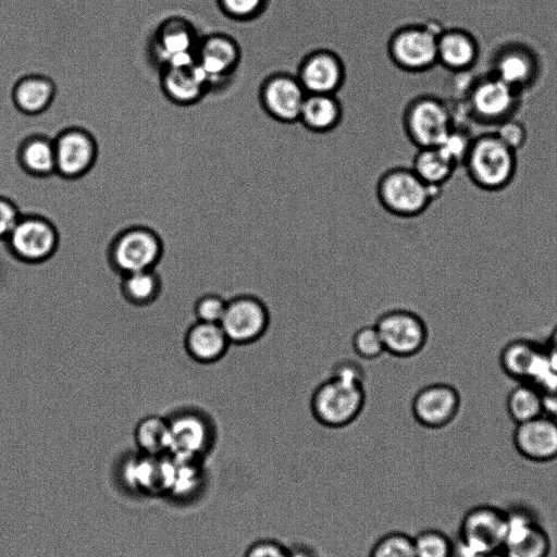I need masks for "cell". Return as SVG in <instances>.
Segmentation results:
<instances>
[{
  "label": "cell",
  "instance_id": "1",
  "mask_svg": "<svg viewBox=\"0 0 557 557\" xmlns=\"http://www.w3.org/2000/svg\"><path fill=\"white\" fill-rule=\"evenodd\" d=\"M471 183L485 191H500L513 181L518 160L517 152L506 146L494 133L473 136L462 162Z\"/></svg>",
  "mask_w": 557,
  "mask_h": 557
},
{
  "label": "cell",
  "instance_id": "2",
  "mask_svg": "<svg viewBox=\"0 0 557 557\" xmlns=\"http://www.w3.org/2000/svg\"><path fill=\"white\" fill-rule=\"evenodd\" d=\"M382 208L399 218H414L428 210L442 189L424 183L409 166H394L381 174L375 187Z\"/></svg>",
  "mask_w": 557,
  "mask_h": 557
},
{
  "label": "cell",
  "instance_id": "3",
  "mask_svg": "<svg viewBox=\"0 0 557 557\" xmlns=\"http://www.w3.org/2000/svg\"><path fill=\"white\" fill-rule=\"evenodd\" d=\"M521 100V92L488 71L469 83L463 108L472 121L496 126L516 115Z\"/></svg>",
  "mask_w": 557,
  "mask_h": 557
},
{
  "label": "cell",
  "instance_id": "4",
  "mask_svg": "<svg viewBox=\"0 0 557 557\" xmlns=\"http://www.w3.org/2000/svg\"><path fill=\"white\" fill-rule=\"evenodd\" d=\"M456 125L454 109L435 95H419L404 109L403 127L409 141L417 148L442 145Z\"/></svg>",
  "mask_w": 557,
  "mask_h": 557
},
{
  "label": "cell",
  "instance_id": "5",
  "mask_svg": "<svg viewBox=\"0 0 557 557\" xmlns=\"http://www.w3.org/2000/svg\"><path fill=\"white\" fill-rule=\"evenodd\" d=\"M161 236L146 225H132L116 233L107 248V261L120 276L152 270L163 257Z\"/></svg>",
  "mask_w": 557,
  "mask_h": 557
},
{
  "label": "cell",
  "instance_id": "6",
  "mask_svg": "<svg viewBox=\"0 0 557 557\" xmlns=\"http://www.w3.org/2000/svg\"><path fill=\"white\" fill-rule=\"evenodd\" d=\"M436 22L406 24L387 40L392 63L408 73H423L437 65V37L443 30Z\"/></svg>",
  "mask_w": 557,
  "mask_h": 557
},
{
  "label": "cell",
  "instance_id": "7",
  "mask_svg": "<svg viewBox=\"0 0 557 557\" xmlns=\"http://www.w3.org/2000/svg\"><path fill=\"white\" fill-rule=\"evenodd\" d=\"M309 405L311 414L319 424L329 429L345 428L363 410L364 385L329 376L312 391Z\"/></svg>",
  "mask_w": 557,
  "mask_h": 557
},
{
  "label": "cell",
  "instance_id": "8",
  "mask_svg": "<svg viewBox=\"0 0 557 557\" xmlns=\"http://www.w3.org/2000/svg\"><path fill=\"white\" fill-rule=\"evenodd\" d=\"M507 529V511L492 505H479L462 517L453 557H475L502 550Z\"/></svg>",
  "mask_w": 557,
  "mask_h": 557
},
{
  "label": "cell",
  "instance_id": "9",
  "mask_svg": "<svg viewBox=\"0 0 557 557\" xmlns=\"http://www.w3.org/2000/svg\"><path fill=\"white\" fill-rule=\"evenodd\" d=\"M165 417L170 429V455L201 461L211 451L216 441V425L207 411L182 407Z\"/></svg>",
  "mask_w": 557,
  "mask_h": 557
},
{
  "label": "cell",
  "instance_id": "10",
  "mask_svg": "<svg viewBox=\"0 0 557 557\" xmlns=\"http://www.w3.org/2000/svg\"><path fill=\"white\" fill-rule=\"evenodd\" d=\"M4 243L16 260L26 264H40L57 253L60 233L48 218L35 213H22Z\"/></svg>",
  "mask_w": 557,
  "mask_h": 557
},
{
  "label": "cell",
  "instance_id": "11",
  "mask_svg": "<svg viewBox=\"0 0 557 557\" xmlns=\"http://www.w3.org/2000/svg\"><path fill=\"white\" fill-rule=\"evenodd\" d=\"M385 352L398 358L418 355L429 337L424 320L408 309H391L383 312L375 321Z\"/></svg>",
  "mask_w": 557,
  "mask_h": 557
},
{
  "label": "cell",
  "instance_id": "12",
  "mask_svg": "<svg viewBox=\"0 0 557 557\" xmlns=\"http://www.w3.org/2000/svg\"><path fill=\"white\" fill-rule=\"evenodd\" d=\"M270 320L269 308L260 297L240 294L227 300L220 325L231 344L250 345L263 337Z\"/></svg>",
  "mask_w": 557,
  "mask_h": 557
},
{
  "label": "cell",
  "instance_id": "13",
  "mask_svg": "<svg viewBox=\"0 0 557 557\" xmlns=\"http://www.w3.org/2000/svg\"><path fill=\"white\" fill-rule=\"evenodd\" d=\"M541 71L537 52L518 40L502 44L491 59L490 72L521 94L537 83Z\"/></svg>",
  "mask_w": 557,
  "mask_h": 557
},
{
  "label": "cell",
  "instance_id": "14",
  "mask_svg": "<svg viewBox=\"0 0 557 557\" xmlns=\"http://www.w3.org/2000/svg\"><path fill=\"white\" fill-rule=\"evenodd\" d=\"M307 91L296 74L277 71L264 77L258 97L262 110L274 121L293 124L299 121Z\"/></svg>",
  "mask_w": 557,
  "mask_h": 557
},
{
  "label": "cell",
  "instance_id": "15",
  "mask_svg": "<svg viewBox=\"0 0 557 557\" xmlns=\"http://www.w3.org/2000/svg\"><path fill=\"white\" fill-rule=\"evenodd\" d=\"M200 36L194 25L182 16L163 20L153 33L150 50L160 69L196 61Z\"/></svg>",
  "mask_w": 557,
  "mask_h": 557
},
{
  "label": "cell",
  "instance_id": "16",
  "mask_svg": "<svg viewBox=\"0 0 557 557\" xmlns=\"http://www.w3.org/2000/svg\"><path fill=\"white\" fill-rule=\"evenodd\" d=\"M195 60L206 75L211 90L222 88L236 74L242 61V49L232 36L212 33L200 37Z\"/></svg>",
  "mask_w": 557,
  "mask_h": 557
},
{
  "label": "cell",
  "instance_id": "17",
  "mask_svg": "<svg viewBox=\"0 0 557 557\" xmlns=\"http://www.w3.org/2000/svg\"><path fill=\"white\" fill-rule=\"evenodd\" d=\"M55 151V173L66 180L86 175L94 166L98 147L87 129L73 126L61 131L53 138Z\"/></svg>",
  "mask_w": 557,
  "mask_h": 557
},
{
  "label": "cell",
  "instance_id": "18",
  "mask_svg": "<svg viewBox=\"0 0 557 557\" xmlns=\"http://www.w3.org/2000/svg\"><path fill=\"white\" fill-rule=\"evenodd\" d=\"M295 74L307 94H337L346 81V66L336 51L318 48L304 55Z\"/></svg>",
  "mask_w": 557,
  "mask_h": 557
},
{
  "label": "cell",
  "instance_id": "19",
  "mask_svg": "<svg viewBox=\"0 0 557 557\" xmlns=\"http://www.w3.org/2000/svg\"><path fill=\"white\" fill-rule=\"evenodd\" d=\"M460 408L458 391L447 383H433L420 388L412 398L414 420L428 429H441L449 424Z\"/></svg>",
  "mask_w": 557,
  "mask_h": 557
},
{
  "label": "cell",
  "instance_id": "20",
  "mask_svg": "<svg viewBox=\"0 0 557 557\" xmlns=\"http://www.w3.org/2000/svg\"><path fill=\"white\" fill-rule=\"evenodd\" d=\"M502 552L505 557H548L550 540L529 511H507V529Z\"/></svg>",
  "mask_w": 557,
  "mask_h": 557
},
{
  "label": "cell",
  "instance_id": "21",
  "mask_svg": "<svg viewBox=\"0 0 557 557\" xmlns=\"http://www.w3.org/2000/svg\"><path fill=\"white\" fill-rule=\"evenodd\" d=\"M512 440L517 451L525 459L552 461L557 458V419L543 413L518 423Z\"/></svg>",
  "mask_w": 557,
  "mask_h": 557
},
{
  "label": "cell",
  "instance_id": "22",
  "mask_svg": "<svg viewBox=\"0 0 557 557\" xmlns=\"http://www.w3.org/2000/svg\"><path fill=\"white\" fill-rule=\"evenodd\" d=\"M160 84L165 97L183 107L197 103L211 91L196 61L160 69Z\"/></svg>",
  "mask_w": 557,
  "mask_h": 557
},
{
  "label": "cell",
  "instance_id": "23",
  "mask_svg": "<svg viewBox=\"0 0 557 557\" xmlns=\"http://www.w3.org/2000/svg\"><path fill=\"white\" fill-rule=\"evenodd\" d=\"M480 58L474 34L462 27L443 28L437 37V64L460 74L470 71Z\"/></svg>",
  "mask_w": 557,
  "mask_h": 557
},
{
  "label": "cell",
  "instance_id": "24",
  "mask_svg": "<svg viewBox=\"0 0 557 557\" xmlns=\"http://www.w3.org/2000/svg\"><path fill=\"white\" fill-rule=\"evenodd\" d=\"M184 349L197 363L220 361L232 345L220 323L195 321L184 335Z\"/></svg>",
  "mask_w": 557,
  "mask_h": 557
},
{
  "label": "cell",
  "instance_id": "25",
  "mask_svg": "<svg viewBox=\"0 0 557 557\" xmlns=\"http://www.w3.org/2000/svg\"><path fill=\"white\" fill-rule=\"evenodd\" d=\"M55 91V84L48 76L26 74L14 82L11 100L17 112L25 115H37L51 106Z\"/></svg>",
  "mask_w": 557,
  "mask_h": 557
},
{
  "label": "cell",
  "instance_id": "26",
  "mask_svg": "<svg viewBox=\"0 0 557 557\" xmlns=\"http://www.w3.org/2000/svg\"><path fill=\"white\" fill-rule=\"evenodd\" d=\"M545 348L529 339H515L505 345L499 356L503 371L520 382L530 383L537 372Z\"/></svg>",
  "mask_w": 557,
  "mask_h": 557
},
{
  "label": "cell",
  "instance_id": "27",
  "mask_svg": "<svg viewBox=\"0 0 557 557\" xmlns=\"http://www.w3.org/2000/svg\"><path fill=\"white\" fill-rule=\"evenodd\" d=\"M343 113V106L336 94H307L298 122L312 133L324 134L341 124Z\"/></svg>",
  "mask_w": 557,
  "mask_h": 557
},
{
  "label": "cell",
  "instance_id": "28",
  "mask_svg": "<svg viewBox=\"0 0 557 557\" xmlns=\"http://www.w3.org/2000/svg\"><path fill=\"white\" fill-rule=\"evenodd\" d=\"M18 166L28 175L47 177L55 174V151L53 138L41 134L24 137L16 147Z\"/></svg>",
  "mask_w": 557,
  "mask_h": 557
},
{
  "label": "cell",
  "instance_id": "29",
  "mask_svg": "<svg viewBox=\"0 0 557 557\" xmlns=\"http://www.w3.org/2000/svg\"><path fill=\"white\" fill-rule=\"evenodd\" d=\"M428 185L442 189L458 164L440 147L418 148L410 166Z\"/></svg>",
  "mask_w": 557,
  "mask_h": 557
},
{
  "label": "cell",
  "instance_id": "30",
  "mask_svg": "<svg viewBox=\"0 0 557 557\" xmlns=\"http://www.w3.org/2000/svg\"><path fill=\"white\" fill-rule=\"evenodd\" d=\"M120 277L121 295L132 306H150L158 300L162 293V278L156 269L138 271Z\"/></svg>",
  "mask_w": 557,
  "mask_h": 557
},
{
  "label": "cell",
  "instance_id": "31",
  "mask_svg": "<svg viewBox=\"0 0 557 557\" xmlns=\"http://www.w3.org/2000/svg\"><path fill=\"white\" fill-rule=\"evenodd\" d=\"M134 441L138 451L144 455H169L170 429L166 417L149 414L141 418L135 425Z\"/></svg>",
  "mask_w": 557,
  "mask_h": 557
},
{
  "label": "cell",
  "instance_id": "32",
  "mask_svg": "<svg viewBox=\"0 0 557 557\" xmlns=\"http://www.w3.org/2000/svg\"><path fill=\"white\" fill-rule=\"evenodd\" d=\"M507 411L518 424L544 413L542 392L528 382H521L507 396Z\"/></svg>",
  "mask_w": 557,
  "mask_h": 557
},
{
  "label": "cell",
  "instance_id": "33",
  "mask_svg": "<svg viewBox=\"0 0 557 557\" xmlns=\"http://www.w3.org/2000/svg\"><path fill=\"white\" fill-rule=\"evenodd\" d=\"M412 542L416 557H453L454 541L440 530H422Z\"/></svg>",
  "mask_w": 557,
  "mask_h": 557
},
{
  "label": "cell",
  "instance_id": "34",
  "mask_svg": "<svg viewBox=\"0 0 557 557\" xmlns=\"http://www.w3.org/2000/svg\"><path fill=\"white\" fill-rule=\"evenodd\" d=\"M369 557H416L412 536L404 532H389L372 546Z\"/></svg>",
  "mask_w": 557,
  "mask_h": 557
},
{
  "label": "cell",
  "instance_id": "35",
  "mask_svg": "<svg viewBox=\"0 0 557 557\" xmlns=\"http://www.w3.org/2000/svg\"><path fill=\"white\" fill-rule=\"evenodd\" d=\"M354 352L361 359L374 360L384 352V345L374 324L360 326L351 337Z\"/></svg>",
  "mask_w": 557,
  "mask_h": 557
},
{
  "label": "cell",
  "instance_id": "36",
  "mask_svg": "<svg viewBox=\"0 0 557 557\" xmlns=\"http://www.w3.org/2000/svg\"><path fill=\"white\" fill-rule=\"evenodd\" d=\"M221 12L238 22L258 18L267 9L268 0H216Z\"/></svg>",
  "mask_w": 557,
  "mask_h": 557
},
{
  "label": "cell",
  "instance_id": "37",
  "mask_svg": "<svg viewBox=\"0 0 557 557\" xmlns=\"http://www.w3.org/2000/svg\"><path fill=\"white\" fill-rule=\"evenodd\" d=\"M227 300L215 293L201 295L194 305L196 321L220 323Z\"/></svg>",
  "mask_w": 557,
  "mask_h": 557
},
{
  "label": "cell",
  "instance_id": "38",
  "mask_svg": "<svg viewBox=\"0 0 557 557\" xmlns=\"http://www.w3.org/2000/svg\"><path fill=\"white\" fill-rule=\"evenodd\" d=\"M494 133L509 148L518 152L529 138L527 126L513 117L507 119L495 126Z\"/></svg>",
  "mask_w": 557,
  "mask_h": 557
},
{
  "label": "cell",
  "instance_id": "39",
  "mask_svg": "<svg viewBox=\"0 0 557 557\" xmlns=\"http://www.w3.org/2000/svg\"><path fill=\"white\" fill-rule=\"evenodd\" d=\"M330 376L355 384L364 385L366 371L361 363L351 358H343L333 364Z\"/></svg>",
  "mask_w": 557,
  "mask_h": 557
},
{
  "label": "cell",
  "instance_id": "40",
  "mask_svg": "<svg viewBox=\"0 0 557 557\" xmlns=\"http://www.w3.org/2000/svg\"><path fill=\"white\" fill-rule=\"evenodd\" d=\"M290 548L276 540L263 539L251 543L243 557H289Z\"/></svg>",
  "mask_w": 557,
  "mask_h": 557
},
{
  "label": "cell",
  "instance_id": "41",
  "mask_svg": "<svg viewBox=\"0 0 557 557\" xmlns=\"http://www.w3.org/2000/svg\"><path fill=\"white\" fill-rule=\"evenodd\" d=\"M22 212L13 198L0 196V240H5Z\"/></svg>",
  "mask_w": 557,
  "mask_h": 557
},
{
  "label": "cell",
  "instance_id": "42",
  "mask_svg": "<svg viewBox=\"0 0 557 557\" xmlns=\"http://www.w3.org/2000/svg\"><path fill=\"white\" fill-rule=\"evenodd\" d=\"M544 413L557 419V386L542 392Z\"/></svg>",
  "mask_w": 557,
  "mask_h": 557
},
{
  "label": "cell",
  "instance_id": "43",
  "mask_svg": "<svg viewBox=\"0 0 557 557\" xmlns=\"http://www.w3.org/2000/svg\"><path fill=\"white\" fill-rule=\"evenodd\" d=\"M289 557H317L314 553L308 547L297 546L290 548Z\"/></svg>",
  "mask_w": 557,
  "mask_h": 557
},
{
  "label": "cell",
  "instance_id": "44",
  "mask_svg": "<svg viewBox=\"0 0 557 557\" xmlns=\"http://www.w3.org/2000/svg\"><path fill=\"white\" fill-rule=\"evenodd\" d=\"M547 348L557 355V325L549 335Z\"/></svg>",
  "mask_w": 557,
  "mask_h": 557
},
{
  "label": "cell",
  "instance_id": "45",
  "mask_svg": "<svg viewBox=\"0 0 557 557\" xmlns=\"http://www.w3.org/2000/svg\"><path fill=\"white\" fill-rule=\"evenodd\" d=\"M475 557H505V555L503 554L502 550H497V552H490V553H484V554H480Z\"/></svg>",
  "mask_w": 557,
  "mask_h": 557
}]
</instances>
